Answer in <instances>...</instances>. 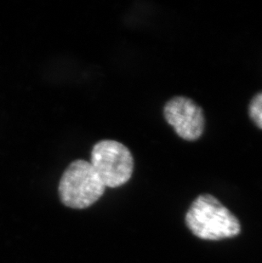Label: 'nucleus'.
Instances as JSON below:
<instances>
[{
	"instance_id": "1",
	"label": "nucleus",
	"mask_w": 262,
	"mask_h": 263,
	"mask_svg": "<svg viewBox=\"0 0 262 263\" xmlns=\"http://www.w3.org/2000/svg\"><path fill=\"white\" fill-rule=\"evenodd\" d=\"M185 220L190 231L205 240L233 238L241 230L237 217L210 194L200 195L193 202Z\"/></svg>"
},
{
	"instance_id": "2",
	"label": "nucleus",
	"mask_w": 262,
	"mask_h": 263,
	"mask_svg": "<svg viewBox=\"0 0 262 263\" xmlns=\"http://www.w3.org/2000/svg\"><path fill=\"white\" fill-rule=\"evenodd\" d=\"M105 186L91 164L77 159L67 166L60 180L58 193L62 204L72 209H86L104 194Z\"/></svg>"
},
{
	"instance_id": "3",
	"label": "nucleus",
	"mask_w": 262,
	"mask_h": 263,
	"mask_svg": "<svg viewBox=\"0 0 262 263\" xmlns=\"http://www.w3.org/2000/svg\"><path fill=\"white\" fill-rule=\"evenodd\" d=\"M92 166L105 186L119 187L131 178L134 159L126 146L113 140H102L93 146Z\"/></svg>"
},
{
	"instance_id": "4",
	"label": "nucleus",
	"mask_w": 262,
	"mask_h": 263,
	"mask_svg": "<svg viewBox=\"0 0 262 263\" xmlns=\"http://www.w3.org/2000/svg\"><path fill=\"white\" fill-rule=\"evenodd\" d=\"M163 114L166 121L182 139L195 141L203 133V111L188 97H176L170 100L164 106Z\"/></svg>"
},
{
	"instance_id": "5",
	"label": "nucleus",
	"mask_w": 262,
	"mask_h": 263,
	"mask_svg": "<svg viewBox=\"0 0 262 263\" xmlns=\"http://www.w3.org/2000/svg\"><path fill=\"white\" fill-rule=\"evenodd\" d=\"M250 115L255 124L262 129V93L252 100L250 106Z\"/></svg>"
}]
</instances>
